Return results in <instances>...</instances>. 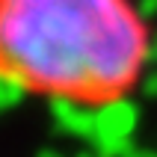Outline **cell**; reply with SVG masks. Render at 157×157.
I'll list each match as a JSON object with an SVG mask.
<instances>
[{
  "mask_svg": "<svg viewBox=\"0 0 157 157\" xmlns=\"http://www.w3.org/2000/svg\"><path fill=\"white\" fill-rule=\"evenodd\" d=\"M157 62L145 0H0V92L74 116L122 113Z\"/></svg>",
  "mask_w": 157,
  "mask_h": 157,
  "instance_id": "cell-1",
  "label": "cell"
}]
</instances>
